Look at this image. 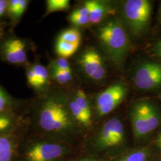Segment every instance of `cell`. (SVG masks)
Returning <instances> with one entry per match:
<instances>
[{
    "instance_id": "d4e9b609",
    "label": "cell",
    "mask_w": 161,
    "mask_h": 161,
    "mask_svg": "<svg viewBox=\"0 0 161 161\" xmlns=\"http://www.w3.org/2000/svg\"><path fill=\"white\" fill-rule=\"evenodd\" d=\"M27 79L28 82L31 86H34L35 88H39L38 80L36 79V76L35 74L34 70L33 68L28 70L27 72Z\"/></svg>"
},
{
    "instance_id": "7402d4cb",
    "label": "cell",
    "mask_w": 161,
    "mask_h": 161,
    "mask_svg": "<svg viewBox=\"0 0 161 161\" xmlns=\"http://www.w3.org/2000/svg\"><path fill=\"white\" fill-rule=\"evenodd\" d=\"M53 76L54 79L60 84H66L72 79L71 70L62 71L53 69Z\"/></svg>"
},
{
    "instance_id": "7c38bea8",
    "label": "cell",
    "mask_w": 161,
    "mask_h": 161,
    "mask_svg": "<svg viewBox=\"0 0 161 161\" xmlns=\"http://www.w3.org/2000/svg\"><path fill=\"white\" fill-rule=\"evenodd\" d=\"M3 52L6 60L11 64H23L26 61L25 45L19 39L12 38L7 41L3 45Z\"/></svg>"
},
{
    "instance_id": "52a82bcc",
    "label": "cell",
    "mask_w": 161,
    "mask_h": 161,
    "mask_svg": "<svg viewBox=\"0 0 161 161\" xmlns=\"http://www.w3.org/2000/svg\"><path fill=\"white\" fill-rule=\"evenodd\" d=\"M126 93L127 89L124 85L115 84L99 94L96 100L98 114L103 116L110 113L123 100Z\"/></svg>"
},
{
    "instance_id": "5bb4252c",
    "label": "cell",
    "mask_w": 161,
    "mask_h": 161,
    "mask_svg": "<svg viewBox=\"0 0 161 161\" xmlns=\"http://www.w3.org/2000/svg\"><path fill=\"white\" fill-rule=\"evenodd\" d=\"M68 106L70 112L75 121H78L84 125H89L91 124V118L86 116L74 99L69 101Z\"/></svg>"
},
{
    "instance_id": "603a6c76",
    "label": "cell",
    "mask_w": 161,
    "mask_h": 161,
    "mask_svg": "<svg viewBox=\"0 0 161 161\" xmlns=\"http://www.w3.org/2000/svg\"><path fill=\"white\" fill-rule=\"evenodd\" d=\"M147 153L146 150H138L124 158L121 161H146Z\"/></svg>"
},
{
    "instance_id": "1f68e13d",
    "label": "cell",
    "mask_w": 161,
    "mask_h": 161,
    "mask_svg": "<svg viewBox=\"0 0 161 161\" xmlns=\"http://www.w3.org/2000/svg\"></svg>"
},
{
    "instance_id": "8fae6325",
    "label": "cell",
    "mask_w": 161,
    "mask_h": 161,
    "mask_svg": "<svg viewBox=\"0 0 161 161\" xmlns=\"http://www.w3.org/2000/svg\"><path fill=\"white\" fill-rule=\"evenodd\" d=\"M28 129L0 136V161H16L19 144Z\"/></svg>"
},
{
    "instance_id": "484cf974",
    "label": "cell",
    "mask_w": 161,
    "mask_h": 161,
    "mask_svg": "<svg viewBox=\"0 0 161 161\" xmlns=\"http://www.w3.org/2000/svg\"><path fill=\"white\" fill-rule=\"evenodd\" d=\"M27 5H28V1L19 0V6H18L17 10L15 13L14 16L20 17V16H22L23 14V13L25 11Z\"/></svg>"
},
{
    "instance_id": "ac0fdd59",
    "label": "cell",
    "mask_w": 161,
    "mask_h": 161,
    "mask_svg": "<svg viewBox=\"0 0 161 161\" xmlns=\"http://www.w3.org/2000/svg\"><path fill=\"white\" fill-rule=\"evenodd\" d=\"M69 6V0H48L47 1L46 14L53 12L68 9Z\"/></svg>"
},
{
    "instance_id": "4316f807",
    "label": "cell",
    "mask_w": 161,
    "mask_h": 161,
    "mask_svg": "<svg viewBox=\"0 0 161 161\" xmlns=\"http://www.w3.org/2000/svg\"><path fill=\"white\" fill-rule=\"evenodd\" d=\"M19 0H12L9 3V11L13 16L14 15L19 6Z\"/></svg>"
},
{
    "instance_id": "f546056e",
    "label": "cell",
    "mask_w": 161,
    "mask_h": 161,
    "mask_svg": "<svg viewBox=\"0 0 161 161\" xmlns=\"http://www.w3.org/2000/svg\"><path fill=\"white\" fill-rule=\"evenodd\" d=\"M159 144H161V134L159 136Z\"/></svg>"
},
{
    "instance_id": "d6a6232c",
    "label": "cell",
    "mask_w": 161,
    "mask_h": 161,
    "mask_svg": "<svg viewBox=\"0 0 161 161\" xmlns=\"http://www.w3.org/2000/svg\"></svg>"
},
{
    "instance_id": "836d02e7",
    "label": "cell",
    "mask_w": 161,
    "mask_h": 161,
    "mask_svg": "<svg viewBox=\"0 0 161 161\" xmlns=\"http://www.w3.org/2000/svg\"></svg>"
},
{
    "instance_id": "4fadbf2b",
    "label": "cell",
    "mask_w": 161,
    "mask_h": 161,
    "mask_svg": "<svg viewBox=\"0 0 161 161\" xmlns=\"http://www.w3.org/2000/svg\"><path fill=\"white\" fill-rule=\"evenodd\" d=\"M87 9L90 22L99 23L103 19L104 14V6L97 1H88L85 3Z\"/></svg>"
},
{
    "instance_id": "ba28073f",
    "label": "cell",
    "mask_w": 161,
    "mask_h": 161,
    "mask_svg": "<svg viewBox=\"0 0 161 161\" xmlns=\"http://www.w3.org/2000/svg\"><path fill=\"white\" fill-rule=\"evenodd\" d=\"M28 127L26 109L12 110L0 114V136L20 132Z\"/></svg>"
},
{
    "instance_id": "3957f363",
    "label": "cell",
    "mask_w": 161,
    "mask_h": 161,
    "mask_svg": "<svg viewBox=\"0 0 161 161\" xmlns=\"http://www.w3.org/2000/svg\"><path fill=\"white\" fill-rule=\"evenodd\" d=\"M133 132L137 138L149 134L159 125L161 116L153 104L141 101L134 104L131 110Z\"/></svg>"
},
{
    "instance_id": "4dcf8cb0",
    "label": "cell",
    "mask_w": 161,
    "mask_h": 161,
    "mask_svg": "<svg viewBox=\"0 0 161 161\" xmlns=\"http://www.w3.org/2000/svg\"><path fill=\"white\" fill-rule=\"evenodd\" d=\"M1 32H0V36H1Z\"/></svg>"
},
{
    "instance_id": "2e32d148",
    "label": "cell",
    "mask_w": 161,
    "mask_h": 161,
    "mask_svg": "<svg viewBox=\"0 0 161 161\" xmlns=\"http://www.w3.org/2000/svg\"><path fill=\"white\" fill-rule=\"evenodd\" d=\"M79 46L78 44L58 40L56 44V52L61 58H69L75 53Z\"/></svg>"
},
{
    "instance_id": "5b68a950",
    "label": "cell",
    "mask_w": 161,
    "mask_h": 161,
    "mask_svg": "<svg viewBox=\"0 0 161 161\" xmlns=\"http://www.w3.org/2000/svg\"><path fill=\"white\" fill-rule=\"evenodd\" d=\"M152 6L147 0H128L124 7V13L127 23L132 32H142L149 22Z\"/></svg>"
},
{
    "instance_id": "d6986e66",
    "label": "cell",
    "mask_w": 161,
    "mask_h": 161,
    "mask_svg": "<svg viewBox=\"0 0 161 161\" xmlns=\"http://www.w3.org/2000/svg\"><path fill=\"white\" fill-rule=\"evenodd\" d=\"M58 40L80 45V33L76 29H68L64 31L60 34Z\"/></svg>"
},
{
    "instance_id": "9a60e30c",
    "label": "cell",
    "mask_w": 161,
    "mask_h": 161,
    "mask_svg": "<svg viewBox=\"0 0 161 161\" xmlns=\"http://www.w3.org/2000/svg\"><path fill=\"white\" fill-rule=\"evenodd\" d=\"M69 19L72 23L77 26L86 25L90 22L88 13L85 6L74 10L70 15Z\"/></svg>"
},
{
    "instance_id": "30bf717a",
    "label": "cell",
    "mask_w": 161,
    "mask_h": 161,
    "mask_svg": "<svg viewBox=\"0 0 161 161\" xmlns=\"http://www.w3.org/2000/svg\"><path fill=\"white\" fill-rule=\"evenodd\" d=\"M124 127L121 121L113 118L107 121L100 132L98 143L102 147L119 144L124 138Z\"/></svg>"
},
{
    "instance_id": "44dd1931",
    "label": "cell",
    "mask_w": 161,
    "mask_h": 161,
    "mask_svg": "<svg viewBox=\"0 0 161 161\" xmlns=\"http://www.w3.org/2000/svg\"><path fill=\"white\" fill-rule=\"evenodd\" d=\"M38 80V87L44 86L48 80V72L47 69L40 64H37L32 68Z\"/></svg>"
},
{
    "instance_id": "9c48e42d",
    "label": "cell",
    "mask_w": 161,
    "mask_h": 161,
    "mask_svg": "<svg viewBox=\"0 0 161 161\" xmlns=\"http://www.w3.org/2000/svg\"><path fill=\"white\" fill-rule=\"evenodd\" d=\"M80 64L88 77L96 80H102L105 76V68L100 55L96 50L90 48L80 58Z\"/></svg>"
},
{
    "instance_id": "cb8c5ba5",
    "label": "cell",
    "mask_w": 161,
    "mask_h": 161,
    "mask_svg": "<svg viewBox=\"0 0 161 161\" xmlns=\"http://www.w3.org/2000/svg\"><path fill=\"white\" fill-rule=\"evenodd\" d=\"M53 69H58L60 70H71L69 63L66 58H60L54 62L53 64Z\"/></svg>"
},
{
    "instance_id": "83f0119b",
    "label": "cell",
    "mask_w": 161,
    "mask_h": 161,
    "mask_svg": "<svg viewBox=\"0 0 161 161\" xmlns=\"http://www.w3.org/2000/svg\"><path fill=\"white\" fill-rule=\"evenodd\" d=\"M155 52L156 56L161 59V40L156 44L155 46Z\"/></svg>"
},
{
    "instance_id": "277c9868",
    "label": "cell",
    "mask_w": 161,
    "mask_h": 161,
    "mask_svg": "<svg viewBox=\"0 0 161 161\" xmlns=\"http://www.w3.org/2000/svg\"><path fill=\"white\" fill-rule=\"evenodd\" d=\"M98 36L110 56L115 61L122 60L128 49V40L120 23L115 20L109 21L100 29Z\"/></svg>"
},
{
    "instance_id": "f1b7e54d",
    "label": "cell",
    "mask_w": 161,
    "mask_h": 161,
    "mask_svg": "<svg viewBox=\"0 0 161 161\" xmlns=\"http://www.w3.org/2000/svg\"><path fill=\"white\" fill-rule=\"evenodd\" d=\"M7 5H8L7 1H4V0H0V9L1 8L6 9V8L7 7Z\"/></svg>"
},
{
    "instance_id": "8992f818",
    "label": "cell",
    "mask_w": 161,
    "mask_h": 161,
    "mask_svg": "<svg viewBox=\"0 0 161 161\" xmlns=\"http://www.w3.org/2000/svg\"><path fill=\"white\" fill-rule=\"evenodd\" d=\"M136 86L141 90H153L161 86V64L149 62L142 64L134 78Z\"/></svg>"
},
{
    "instance_id": "6da1fadb",
    "label": "cell",
    "mask_w": 161,
    "mask_h": 161,
    "mask_svg": "<svg viewBox=\"0 0 161 161\" xmlns=\"http://www.w3.org/2000/svg\"><path fill=\"white\" fill-rule=\"evenodd\" d=\"M28 131L68 144L74 134L75 119L68 104L60 98L47 97L26 109Z\"/></svg>"
},
{
    "instance_id": "7a4b0ae2",
    "label": "cell",
    "mask_w": 161,
    "mask_h": 161,
    "mask_svg": "<svg viewBox=\"0 0 161 161\" xmlns=\"http://www.w3.org/2000/svg\"><path fill=\"white\" fill-rule=\"evenodd\" d=\"M71 151L68 143L28 131L19 144L16 161H64Z\"/></svg>"
},
{
    "instance_id": "e0dca14e",
    "label": "cell",
    "mask_w": 161,
    "mask_h": 161,
    "mask_svg": "<svg viewBox=\"0 0 161 161\" xmlns=\"http://www.w3.org/2000/svg\"><path fill=\"white\" fill-rule=\"evenodd\" d=\"M14 101L0 88V114L12 110L20 109Z\"/></svg>"
},
{
    "instance_id": "ffe728a7",
    "label": "cell",
    "mask_w": 161,
    "mask_h": 161,
    "mask_svg": "<svg viewBox=\"0 0 161 161\" xmlns=\"http://www.w3.org/2000/svg\"><path fill=\"white\" fill-rule=\"evenodd\" d=\"M74 100L82 109V110L85 112L86 116L91 118L92 113L90 110L89 102L88 101L86 95L83 90H80L77 92L74 98Z\"/></svg>"
}]
</instances>
